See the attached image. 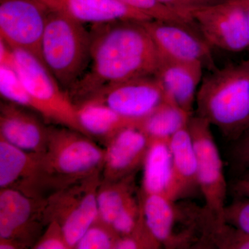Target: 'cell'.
Listing matches in <instances>:
<instances>
[{"label": "cell", "instance_id": "cell-1", "mask_svg": "<svg viewBox=\"0 0 249 249\" xmlns=\"http://www.w3.org/2000/svg\"><path fill=\"white\" fill-rule=\"evenodd\" d=\"M142 22L93 24L89 68L67 92L76 106L112 83L155 75L160 57Z\"/></svg>", "mask_w": 249, "mask_h": 249}, {"label": "cell", "instance_id": "cell-2", "mask_svg": "<svg viewBox=\"0 0 249 249\" xmlns=\"http://www.w3.org/2000/svg\"><path fill=\"white\" fill-rule=\"evenodd\" d=\"M106 149L85 134L60 126L49 127L45 151L36 154L29 177L16 189L47 199L60 190L102 171Z\"/></svg>", "mask_w": 249, "mask_h": 249}, {"label": "cell", "instance_id": "cell-3", "mask_svg": "<svg viewBox=\"0 0 249 249\" xmlns=\"http://www.w3.org/2000/svg\"><path fill=\"white\" fill-rule=\"evenodd\" d=\"M196 114L232 142L249 128V60L216 68L204 77Z\"/></svg>", "mask_w": 249, "mask_h": 249}, {"label": "cell", "instance_id": "cell-4", "mask_svg": "<svg viewBox=\"0 0 249 249\" xmlns=\"http://www.w3.org/2000/svg\"><path fill=\"white\" fill-rule=\"evenodd\" d=\"M49 11L40 44V60L67 92L86 71L91 34L84 24Z\"/></svg>", "mask_w": 249, "mask_h": 249}, {"label": "cell", "instance_id": "cell-5", "mask_svg": "<svg viewBox=\"0 0 249 249\" xmlns=\"http://www.w3.org/2000/svg\"><path fill=\"white\" fill-rule=\"evenodd\" d=\"M13 50L15 68L35 102L37 112L46 121L88 136L78 120L76 106L42 60L27 51Z\"/></svg>", "mask_w": 249, "mask_h": 249}, {"label": "cell", "instance_id": "cell-6", "mask_svg": "<svg viewBox=\"0 0 249 249\" xmlns=\"http://www.w3.org/2000/svg\"><path fill=\"white\" fill-rule=\"evenodd\" d=\"M101 181V172H97L46 199V225L52 221L58 222L71 249L98 218L97 192Z\"/></svg>", "mask_w": 249, "mask_h": 249}, {"label": "cell", "instance_id": "cell-7", "mask_svg": "<svg viewBox=\"0 0 249 249\" xmlns=\"http://www.w3.org/2000/svg\"><path fill=\"white\" fill-rule=\"evenodd\" d=\"M46 199L16 188L0 189V248H33L46 227Z\"/></svg>", "mask_w": 249, "mask_h": 249}, {"label": "cell", "instance_id": "cell-8", "mask_svg": "<svg viewBox=\"0 0 249 249\" xmlns=\"http://www.w3.org/2000/svg\"><path fill=\"white\" fill-rule=\"evenodd\" d=\"M211 126L209 121L196 115L192 116L188 129L196 154L198 178L204 198V209L215 222L222 224L225 223L224 211L229 186Z\"/></svg>", "mask_w": 249, "mask_h": 249}, {"label": "cell", "instance_id": "cell-9", "mask_svg": "<svg viewBox=\"0 0 249 249\" xmlns=\"http://www.w3.org/2000/svg\"><path fill=\"white\" fill-rule=\"evenodd\" d=\"M191 19L211 47L232 53L248 49L245 0H225L193 13Z\"/></svg>", "mask_w": 249, "mask_h": 249}, {"label": "cell", "instance_id": "cell-10", "mask_svg": "<svg viewBox=\"0 0 249 249\" xmlns=\"http://www.w3.org/2000/svg\"><path fill=\"white\" fill-rule=\"evenodd\" d=\"M88 100L103 103L125 117L141 120L167 98L160 80L155 75H147L107 85Z\"/></svg>", "mask_w": 249, "mask_h": 249}, {"label": "cell", "instance_id": "cell-11", "mask_svg": "<svg viewBox=\"0 0 249 249\" xmlns=\"http://www.w3.org/2000/svg\"><path fill=\"white\" fill-rule=\"evenodd\" d=\"M48 10L36 0H0V39L40 58Z\"/></svg>", "mask_w": 249, "mask_h": 249}, {"label": "cell", "instance_id": "cell-12", "mask_svg": "<svg viewBox=\"0 0 249 249\" xmlns=\"http://www.w3.org/2000/svg\"><path fill=\"white\" fill-rule=\"evenodd\" d=\"M147 227L165 249H189L191 226L184 205L163 194H144L139 191Z\"/></svg>", "mask_w": 249, "mask_h": 249}, {"label": "cell", "instance_id": "cell-13", "mask_svg": "<svg viewBox=\"0 0 249 249\" xmlns=\"http://www.w3.org/2000/svg\"><path fill=\"white\" fill-rule=\"evenodd\" d=\"M160 58L201 62L209 71L217 68L211 47L198 31L177 23L152 20L142 22Z\"/></svg>", "mask_w": 249, "mask_h": 249}, {"label": "cell", "instance_id": "cell-14", "mask_svg": "<svg viewBox=\"0 0 249 249\" xmlns=\"http://www.w3.org/2000/svg\"><path fill=\"white\" fill-rule=\"evenodd\" d=\"M151 140L138 126L126 127L105 145L101 179L115 181L142 168Z\"/></svg>", "mask_w": 249, "mask_h": 249}, {"label": "cell", "instance_id": "cell-15", "mask_svg": "<svg viewBox=\"0 0 249 249\" xmlns=\"http://www.w3.org/2000/svg\"><path fill=\"white\" fill-rule=\"evenodd\" d=\"M46 9L80 23L92 24L115 21L146 22L152 18L118 0H36Z\"/></svg>", "mask_w": 249, "mask_h": 249}, {"label": "cell", "instance_id": "cell-16", "mask_svg": "<svg viewBox=\"0 0 249 249\" xmlns=\"http://www.w3.org/2000/svg\"><path fill=\"white\" fill-rule=\"evenodd\" d=\"M16 103H0V137L24 151L40 154L48 142L49 127Z\"/></svg>", "mask_w": 249, "mask_h": 249}, {"label": "cell", "instance_id": "cell-17", "mask_svg": "<svg viewBox=\"0 0 249 249\" xmlns=\"http://www.w3.org/2000/svg\"><path fill=\"white\" fill-rule=\"evenodd\" d=\"M170 147L171 172L165 196L178 202L201 191L196 154L188 125L174 134Z\"/></svg>", "mask_w": 249, "mask_h": 249}, {"label": "cell", "instance_id": "cell-18", "mask_svg": "<svg viewBox=\"0 0 249 249\" xmlns=\"http://www.w3.org/2000/svg\"><path fill=\"white\" fill-rule=\"evenodd\" d=\"M204 67L199 62H184L160 58L155 76L160 80L168 101L193 114L198 87Z\"/></svg>", "mask_w": 249, "mask_h": 249}, {"label": "cell", "instance_id": "cell-19", "mask_svg": "<svg viewBox=\"0 0 249 249\" xmlns=\"http://www.w3.org/2000/svg\"><path fill=\"white\" fill-rule=\"evenodd\" d=\"M77 115L88 137L106 145L121 130L138 126L142 120L129 119L116 112L103 103L88 100L77 105Z\"/></svg>", "mask_w": 249, "mask_h": 249}, {"label": "cell", "instance_id": "cell-20", "mask_svg": "<svg viewBox=\"0 0 249 249\" xmlns=\"http://www.w3.org/2000/svg\"><path fill=\"white\" fill-rule=\"evenodd\" d=\"M170 139H153L144 160L142 187L144 194L166 193L170 177L172 154Z\"/></svg>", "mask_w": 249, "mask_h": 249}, {"label": "cell", "instance_id": "cell-21", "mask_svg": "<svg viewBox=\"0 0 249 249\" xmlns=\"http://www.w3.org/2000/svg\"><path fill=\"white\" fill-rule=\"evenodd\" d=\"M193 114L172 101H165L140 121L139 127L150 140L170 139L187 127Z\"/></svg>", "mask_w": 249, "mask_h": 249}, {"label": "cell", "instance_id": "cell-22", "mask_svg": "<svg viewBox=\"0 0 249 249\" xmlns=\"http://www.w3.org/2000/svg\"><path fill=\"white\" fill-rule=\"evenodd\" d=\"M136 175L115 181L101 179L97 192L98 219L111 225L119 213L138 196Z\"/></svg>", "mask_w": 249, "mask_h": 249}, {"label": "cell", "instance_id": "cell-23", "mask_svg": "<svg viewBox=\"0 0 249 249\" xmlns=\"http://www.w3.org/2000/svg\"><path fill=\"white\" fill-rule=\"evenodd\" d=\"M36 155L15 146L0 137V189L18 188L29 177Z\"/></svg>", "mask_w": 249, "mask_h": 249}, {"label": "cell", "instance_id": "cell-24", "mask_svg": "<svg viewBox=\"0 0 249 249\" xmlns=\"http://www.w3.org/2000/svg\"><path fill=\"white\" fill-rule=\"evenodd\" d=\"M0 93L4 100L37 112V106L14 67L0 65Z\"/></svg>", "mask_w": 249, "mask_h": 249}, {"label": "cell", "instance_id": "cell-25", "mask_svg": "<svg viewBox=\"0 0 249 249\" xmlns=\"http://www.w3.org/2000/svg\"><path fill=\"white\" fill-rule=\"evenodd\" d=\"M119 237L111 225L97 218L77 242L74 249H115Z\"/></svg>", "mask_w": 249, "mask_h": 249}, {"label": "cell", "instance_id": "cell-26", "mask_svg": "<svg viewBox=\"0 0 249 249\" xmlns=\"http://www.w3.org/2000/svg\"><path fill=\"white\" fill-rule=\"evenodd\" d=\"M124 4L130 6L142 14L149 16L155 20L164 21L177 23L185 27L191 28L193 30L197 31L194 24L187 20L179 15L174 12L168 7L160 4L157 0H118Z\"/></svg>", "mask_w": 249, "mask_h": 249}, {"label": "cell", "instance_id": "cell-27", "mask_svg": "<svg viewBox=\"0 0 249 249\" xmlns=\"http://www.w3.org/2000/svg\"><path fill=\"white\" fill-rule=\"evenodd\" d=\"M162 247L147 227L142 212L134 230L127 235L119 236L115 249H158Z\"/></svg>", "mask_w": 249, "mask_h": 249}, {"label": "cell", "instance_id": "cell-28", "mask_svg": "<svg viewBox=\"0 0 249 249\" xmlns=\"http://www.w3.org/2000/svg\"><path fill=\"white\" fill-rule=\"evenodd\" d=\"M224 222L249 235V197H235L231 204L226 205Z\"/></svg>", "mask_w": 249, "mask_h": 249}, {"label": "cell", "instance_id": "cell-29", "mask_svg": "<svg viewBox=\"0 0 249 249\" xmlns=\"http://www.w3.org/2000/svg\"><path fill=\"white\" fill-rule=\"evenodd\" d=\"M142 213V203L139 192L138 196L119 213L111 224V227L119 236L127 235L137 227Z\"/></svg>", "mask_w": 249, "mask_h": 249}, {"label": "cell", "instance_id": "cell-30", "mask_svg": "<svg viewBox=\"0 0 249 249\" xmlns=\"http://www.w3.org/2000/svg\"><path fill=\"white\" fill-rule=\"evenodd\" d=\"M231 142L229 167L235 178L249 170V128Z\"/></svg>", "mask_w": 249, "mask_h": 249}, {"label": "cell", "instance_id": "cell-31", "mask_svg": "<svg viewBox=\"0 0 249 249\" xmlns=\"http://www.w3.org/2000/svg\"><path fill=\"white\" fill-rule=\"evenodd\" d=\"M33 249H71L61 227L55 221L47 224Z\"/></svg>", "mask_w": 249, "mask_h": 249}, {"label": "cell", "instance_id": "cell-32", "mask_svg": "<svg viewBox=\"0 0 249 249\" xmlns=\"http://www.w3.org/2000/svg\"><path fill=\"white\" fill-rule=\"evenodd\" d=\"M160 4L194 24L191 16L193 13L213 6L225 0H157ZM196 25V24H195Z\"/></svg>", "mask_w": 249, "mask_h": 249}, {"label": "cell", "instance_id": "cell-33", "mask_svg": "<svg viewBox=\"0 0 249 249\" xmlns=\"http://www.w3.org/2000/svg\"><path fill=\"white\" fill-rule=\"evenodd\" d=\"M229 186L235 197H249V170L235 177Z\"/></svg>", "mask_w": 249, "mask_h": 249}, {"label": "cell", "instance_id": "cell-34", "mask_svg": "<svg viewBox=\"0 0 249 249\" xmlns=\"http://www.w3.org/2000/svg\"><path fill=\"white\" fill-rule=\"evenodd\" d=\"M246 2V8H247V18H248V26H249V46L248 49L249 50V0H245Z\"/></svg>", "mask_w": 249, "mask_h": 249}]
</instances>
